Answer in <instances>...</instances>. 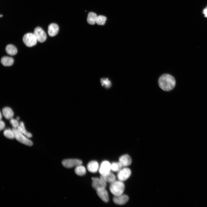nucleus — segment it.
Segmentation results:
<instances>
[{"mask_svg":"<svg viewBox=\"0 0 207 207\" xmlns=\"http://www.w3.org/2000/svg\"><path fill=\"white\" fill-rule=\"evenodd\" d=\"M158 83L159 87L163 90L169 91L175 87L176 82L174 77L168 74H164L159 78Z\"/></svg>","mask_w":207,"mask_h":207,"instance_id":"obj_1","label":"nucleus"},{"mask_svg":"<svg viewBox=\"0 0 207 207\" xmlns=\"http://www.w3.org/2000/svg\"><path fill=\"white\" fill-rule=\"evenodd\" d=\"M125 185L123 181L116 180L110 183L109 189L112 193L114 196H117L123 193Z\"/></svg>","mask_w":207,"mask_h":207,"instance_id":"obj_2","label":"nucleus"},{"mask_svg":"<svg viewBox=\"0 0 207 207\" xmlns=\"http://www.w3.org/2000/svg\"><path fill=\"white\" fill-rule=\"evenodd\" d=\"M23 41L27 47H32L35 45L37 41L34 33H28L24 35Z\"/></svg>","mask_w":207,"mask_h":207,"instance_id":"obj_3","label":"nucleus"},{"mask_svg":"<svg viewBox=\"0 0 207 207\" xmlns=\"http://www.w3.org/2000/svg\"><path fill=\"white\" fill-rule=\"evenodd\" d=\"M14 135L15 138L19 142L29 146H31L32 144V142L26 136L19 132L16 129L13 128Z\"/></svg>","mask_w":207,"mask_h":207,"instance_id":"obj_4","label":"nucleus"},{"mask_svg":"<svg viewBox=\"0 0 207 207\" xmlns=\"http://www.w3.org/2000/svg\"><path fill=\"white\" fill-rule=\"evenodd\" d=\"M131 174V170L129 168L125 167L122 168L118 172L117 177L118 180L123 181L129 179Z\"/></svg>","mask_w":207,"mask_h":207,"instance_id":"obj_5","label":"nucleus"},{"mask_svg":"<svg viewBox=\"0 0 207 207\" xmlns=\"http://www.w3.org/2000/svg\"><path fill=\"white\" fill-rule=\"evenodd\" d=\"M82 164V161L76 159H69L64 160L62 162L63 166L67 168L76 166Z\"/></svg>","mask_w":207,"mask_h":207,"instance_id":"obj_6","label":"nucleus"},{"mask_svg":"<svg viewBox=\"0 0 207 207\" xmlns=\"http://www.w3.org/2000/svg\"><path fill=\"white\" fill-rule=\"evenodd\" d=\"M34 34L37 41L40 43H43L46 41L47 39L46 34L41 27H37L35 28L34 30Z\"/></svg>","mask_w":207,"mask_h":207,"instance_id":"obj_7","label":"nucleus"},{"mask_svg":"<svg viewBox=\"0 0 207 207\" xmlns=\"http://www.w3.org/2000/svg\"><path fill=\"white\" fill-rule=\"evenodd\" d=\"M111 164L108 161L105 160L101 162L99 168V173L101 175L106 174L111 170Z\"/></svg>","mask_w":207,"mask_h":207,"instance_id":"obj_8","label":"nucleus"},{"mask_svg":"<svg viewBox=\"0 0 207 207\" xmlns=\"http://www.w3.org/2000/svg\"><path fill=\"white\" fill-rule=\"evenodd\" d=\"M92 187L96 190L100 188H106L107 185L106 183L100 178L92 177Z\"/></svg>","mask_w":207,"mask_h":207,"instance_id":"obj_9","label":"nucleus"},{"mask_svg":"<svg viewBox=\"0 0 207 207\" xmlns=\"http://www.w3.org/2000/svg\"><path fill=\"white\" fill-rule=\"evenodd\" d=\"M129 200L128 196L123 193L118 195L114 196L113 198L114 203L119 205H122L125 204Z\"/></svg>","mask_w":207,"mask_h":207,"instance_id":"obj_10","label":"nucleus"},{"mask_svg":"<svg viewBox=\"0 0 207 207\" xmlns=\"http://www.w3.org/2000/svg\"><path fill=\"white\" fill-rule=\"evenodd\" d=\"M97 193L100 198L104 202H108L109 201V197L106 188L99 189L96 190Z\"/></svg>","mask_w":207,"mask_h":207,"instance_id":"obj_11","label":"nucleus"},{"mask_svg":"<svg viewBox=\"0 0 207 207\" xmlns=\"http://www.w3.org/2000/svg\"><path fill=\"white\" fill-rule=\"evenodd\" d=\"M118 162L123 167H126L130 165L132 162V160L130 156L127 154L121 156L119 159Z\"/></svg>","mask_w":207,"mask_h":207,"instance_id":"obj_12","label":"nucleus"},{"mask_svg":"<svg viewBox=\"0 0 207 207\" xmlns=\"http://www.w3.org/2000/svg\"><path fill=\"white\" fill-rule=\"evenodd\" d=\"M100 178L106 183H110L116 180V176L111 172L106 174L101 175Z\"/></svg>","mask_w":207,"mask_h":207,"instance_id":"obj_13","label":"nucleus"},{"mask_svg":"<svg viewBox=\"0 0 207 207\" xmlns=\"http://www.w3.org/2000/svg\"><path fill=\"white\" fill-rule=\"evenodd\" d=\"M59 30L58 25L56 24L52 23L50 24L48 28V33L49 35L51 37L56 35Z\"/></svg>","mask_w":207,"mask_h":207,"instance_id":"obj_14","label":"nucleus"},{"mask_svg":"<svg viewBox=\"0 0 207 207\" xmlns=\"http://www.w3.org/2000/svg\"><path fill=\"white\" fill-rule=\"evenodd\" d=\"M87 168L89 172L91 173H95L99 169V164L98 162L96 161H91L88 164Z\"/></svg>","mask_w":207,"mask_h":207,"instance_id":"obj_15","label":"nucleus"},{"mask_svg":"<svg viewBox=\"0 0 207 207\" xmlns=\"http://www.w3.org/2000/svg\"><path fill=\"white\" fill-rule=\"evenodd\" d=\"M2 114L5 118L8 120L13 118L14 112L12 109L9 107H5L2 110Z\"/></svg>","mask_w":207,"mask_h":207,"instance_id":"obj_16","label":"nucleus"},{"mask_svg":"<svg viewBox=\"0 0 207 207\" xmlns=\"http://www.w3.org/2000/svg\"><path fill=\"white\" fill-rule=\"evenodd\" d=\"M1 62L4 66H10L13 64L14 60L11 57L4 56L1 58Z\"/></svg>","mask_w":207,"mask_h":207,"instance_id":"obj_17","label":"nucleus"},{"mask_svg":"<svg viewBox=\"0 0 207 207\" xmlns=\"http://www.w3.org/2000/svg\"><path fill=\"white\" fill-rule=\"evenodd\" d=\"M16 129L28 138H30L32 136L30 133L27 132L26 130L24 124L22 122H20V125Z\"/></svg>","mask_w":207,"mask_h":207,"instance_id":"obj_18","label":"nucleus"},{"mask_svg":"<svg viewBox=\"0 0 207 207\" xmlns=\"http://www.w3.org/2000/svg\"><path fill=\"white\" fill-rule=\"evenodd\" d=\"M5 49L7 53L11 55H15L17 53L16 48L13 45H7L6 46Z\"/></svg>","mask_w":207,"mask_h":207,"instance_id":"obj_19","label":"nucleus"},{"mask_svg":"<svg viewBox=\"0 0 207 207\" xmlns=\"http://www.w3.org/2000/svg\"><path fill=\"white\" fill-rule=\"evenodd\" d=\"M81 165L77 166L74 169V172L76 174L80 176L85 175L86 172L85 167Z\"/></svg>","mask_w":207,"mask_h":207,"instance_id":"obj_20","label":"nucleus"},{"mask_svg":"<svg viewBox=\"0 0 207 207\" xmlns=\"http://www.w3.org/2000/svg\"><path fill=\"white\" fill-rule=\"evenodd\" d=\"M97 14L94 12H90L88 15L87 22L91 25H93L95 23V20L97 17Z\"/></svg>","mask_w":207,"mask_h":207,"instance_id":"obj_21","label":"nucleus"},{"mask_svg":"<svg viewBox=\"0 0 207 207\" xmlns=\"http://www.w3.org/2000/svg\"><path fill=\"white\" fill-rule=\"evenodd\" d=\"M123 166L120 163L118 162H114L111 164V170L114 172H118Z\"/></svg>","mask_w":207,"mask_h":207,"instance_id":"obj_22","label":"nucleus"},{"mask_svg":"<svg viewBox=\"0 0 207 207\" xmlns=\"http://www.w3.org/2000/svg\"><path fill=\"white\" fill-rule=\"evenodd\" d=\"M3 134L5 136L9 139H13L15 138L14 134L12 129H5L3 132Z\"/></svg>","mask_w":207,"mask_h":207,"instance_id":"obj_23","label":"nucleus"},{"mask_svg":"<svg viewBox=\"0 0 207 207\" xmlns=\"http://www.w3.org/2000/svg\"><path fill=\"white\" fill-rule=\"evenodd\" d=\"M106 18L103 16H97L95 20V23L99 25H103L106 22Z\"/></svg>","mask_w":207,"mask_h":207,"instance_id":"obj_24","label":"nucleus"},{"mask_svg":"<svg viewBox=\"0 0 207 207\" xmlns=\"http://www.w3.org/2000/svg\"><path fill=\"white\" fill-rule=\"evenodd\" d=\"M101 82L102 85L106 88L110 87L111 85L110 81L108 78L101 79Z\"/></svg>","mask_w":207,"mask_h":207,"instance_id":"obj_25","label":"nucleus"},{"mask_svg":"<svg viewBox=\"0 0 207 207\" xmlns=\"http://www.w3.org/2000/svg\"><path fill=\"white\" fill-rule=\"evenodd\" d=\"M17 120L12 118L10 119V122L13 128L16 129H17L20 125Z\"/></svg>","mask_w":207,"mask_h":207,"instance_id":"obj_26","label":"nucleus"},{"mask_svg":"<svg viewBox=\"0 0 207 207\" xmlns=\"http://www.w3.org/2000/svg\"><path fill=\"white\" fill-rule=\"evenodd\" d=\"M5 127V124L4 122L1 120L0 122V130L1 131Z\"/></svg>","mask_w":207,"mask_h":207,"instance_id":"obj_27","label":"nucleus"},{"mask_svg":"<svg viewBox=\"0 0 207 207\" xmlns=\"http://www.w3.org/2000/svg\"><path fill=\"white\" fill-rule=\"evenodd\" d=\"M203 13L204 14V16L207 18V7L203 10Z\"/></svg>","mask_w":207,"mask_h":207,"instance_id":"obj_28","label":"nucleus"},{"mask_svg":"<svg viewBox=\"0 0 207 207\" xmlns=\"http://www.w3.org/2000/svg\"><path fill=\"white\" fill-rule=\"evenodd\" d=\"M0 120H1V119H2V114H1V112H0Z\"/></svg>","mask_w":207,"mask_h":207,"instance_id":"obj_29","label":"nucleus"},{"mask_svg":"<svg viewBox=\"0 0 207 207\" xmlns=\"http://www.w3.org/2000/svg\"><path fill=\"white\" fill-rule=\"evenodd\" d=\"M19 119V117H17V120H18Z\"/></svg>","mask_w":207,"mask_h":207,"instance_id":"obj_30","label":"nucleus"},{"mask_svg":"<svg viewBox=\"0 0 207 207\" xmlns=\"http://www.w3.org/2000/svg\"><path fill=\"white\" fill-rule=\"evenodd\" d=\"M2 16V15H0V17H1Z\"/></svg>","mask_w":207,"mask_h":207,"instance_id":"obj_31","label":"nucleus"}]
</instances>
